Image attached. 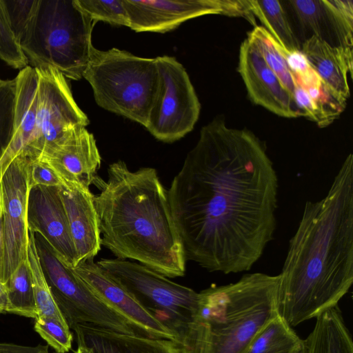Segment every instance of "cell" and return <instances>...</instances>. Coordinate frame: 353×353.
Instances as JSON below:
<instances>
[{
    "label": "cell",
    "mask_w": 353,
    "mask_h": 353,
    "mask_svg": "<svg viewBox=\"0 0 353 353\" xmlns=\"http://www.w3.org/2000/svg\"><path fill=\"white\" fill-rule=\"evenodd\" d=\"M278 176L263 143L218 116L204 125L168 190L186 261L250 270L273 239Z\"/></svg>",
    "instance_id": "6da1fadb"
},
{
    "label": "cell",
    "mask_w": 353,
    "mask_h": 353,
    "mask_svg": "<svg viewBox=\"0 0 353 353\" xmlns=\"http://www.w3.org/2000/svg\"><path fill=\"white\" fill-rule=\"evenodd\" d=\"M280 274L279 314L291 326L338 305L353 283V155L327 195L307 201Z\"/></svg>",
    "instance_id": "7a4b0ae2"
},
{
    "label": "cell",
    "mask_w": 353,
    "mask_h": 353,
    "mask_svg": "<svg viewBox=\"0 0 353 353\" xmlns=\"http://www.w3.org/2000/svg\"><path fill=\"white\" fill-rule=\"evenodd\" d=\"M96 182L101 246L117 259L134 260L168 278L184 276L183 244L157 170L132 171L119 160L110 164L106 181Z\"/></svg>",
    "instance_id": "3957f363"
},
{
    "label": "cell",
    "mask_w": 353,
    "mask_h": 353,
    "mask_svg": "<svg viewBox=\"0 0 353 353\" xmlns=\"http://www.w3.org/2000/svg\"><path fill=\"white\" fill-rule=\"evenodd\" d=\"M280 282V274L256 272L199 292L183 345L190 353H244L256 334L279 314Z\"/></svg>",
    "instance_id": "277c9868"
},
{
    "label": "cell",
    "mask_w": 353,
    "mask_h": 353,
    "mask_svg": "<svg viewBox=\"0 0 353 353\" xmlns=\"http://www.w3.org/2000/svg\"><path fill=\"white\" fill-rule=\"evenodd\" d=\"M95 23L74 0H37L19 41L28 65L52 66L67 79H82L94 48Z\"/></svg>",
    "instance_id": "5b68a950"
},
{
    "label": "cell",
    "mask_w": 353,
    "mask_h": 353,
    "mask_svg": "<svg viewBox=\"0 0 353 353\" xmlns=\"http://www.w3.org/2000/svg\"><path fill=\"white\" fill-rule=\"evenodd\" d=\"M83 78L99 107L146 127L159 88L156 58L94 47Z\"/></svg>",
    "instance_id": "8992f818"
},
{
    "label": "cell",
    "mask_w": 353,
    "mask_h": 353,
    "mask_svg": "<svg viewBox=\"0 0 353 353\" xmlns=\"http://www.w3.org/2000/svg\"><path fill=\"white\" fill-rule=\"evenodd\" d=\"M97 263L123 285L159 321L183 339L192 322L199 293L137 262L101 259Z\"/></svg>",
    "instance_id": "52a82bcc"
},
{
    "label": "cell",
    "mask_w": 353,
    "mask_h": 353,
    "mask_svg": "<svg viewBox=\"0 0 353 353\" xmlns=\"http://www.w3.org/2000/svg\"><path fill=\"white\" fill-rule=\"evenodd\" d=\"M35 239L46 279L70 329L88 324L116 332L136 334L122 316L94 295L54 256L40 235L36 234Z\"/></svg>",
    "instance_id": "ba28073f"
},
{
    "label": "cell",
    "mask_w": 353,
    "mask_h": 353,
    "mask_svg": "<svg viewBox=\"0 0 353 353\" xmlns=\"http://www.w3.org/2000/svg\"><path fill=\"white\" fill-rule=\"evenodd\" d=\"M159 88L145 128L157 139L172 143L190 132L201 104L184 66L175 57L156 58Z\"/></svg>",
    "instance_id": "9c48e42d"
},
{
    "label": "cell",
    "mask_w": 353,
    "mask_h": 353,
    "mask_svg": "<svg viewBox=\"0 0 353 353\" xmlns=\"http://www.w3.org/2000/svg\"><path fill=\"white\" fill-rule=\"evenodd\" d=\"M38 76V108L35 137L20 155L40 157L61 142L72 130L90 121L76 103L65 78L52 66L35 69Z\"/></svg>",
    "instance_id": "30bf717a"
},
{
    "label": "cell",
    "mask_w": 353,
    "mask_h": 353,
    "mask_svg": "<svg viewBox=\"0 0 353 353\" xmlns=\"http://www.w3.org/2000/svg\"><path fill=\"white\" fill-rule=\"evenodd\" d=\"M30 159L17 157L0 181L3 237V281L7 283L19 265L27 259L29 230L27 221L30 186Z\"/></svg>",
    "instance_id": "8fae6325"
},
{
    "label": "cell",
    "mask_w": 353,
    "mask_h": 353,
    "mask_svg": "<svg viewBox=\"0 0 353 353\" xmlns=\"http://www.w3.org/2000/svg\"><path fill=\"white\" fill-rule=\"evenodd\" d=\"M129 28L137 32H170L206 14L243 17L253 23L246 0H123Z\"/></svg>",
    "instance_id": "7c38bea8"
},
{
    "label": "cell",
    "mask_w": 353,
    "mask_h": 353,
    "mask_svg": "<svg viewBox=\"0 0 353 353\" xmlns=\"http://www.w3.org/2000/svg\"><path fill=\"white\" fill-rule=\"evenodd\" d=\"M69 269L94 295L122 316L137 334L181 344L178 334L154 316L132 292L93 260Z\"/></svg>",
    "instance_id": "4fadbf2b"
},
{
    "label": "cell",
    "mask_w": 353,
    "mask_h": 353,
    "mask_svg": "<svg viewBox=\"0 0 353 353\" xmlns=\"http://www.w3.org/2000/svg\"><path fill=\"white\" fill-rule=\"evenodd\" d=\"M289 21L298 26L302 43L314 37L334 47L352 48V0L281 1Z\"/></svg>",
    "instance_id": "5bb4252c"
},
{
    "label": "cell",
    "mask_w": 353,
    "mask_h": 353,
    "mask_svg": "<svg viewBox=\"0 0 353 353\" xmlns=\"http://www.w3.org/2000/svg\"><path fill=\"white\" fill-rule=\"evenodd\" d=\"M27 221L29 232L40 235L65 266H77L76 251L59 188H30Z\"/></svg>",
    "instance_id": "9a60e30c"
},
{
    "label": "cell",
    "mask_w": 353,
    "mask_h": 353,
    "mask_svg": "<svg viewBox=\"0 0 353 353\" xmlns=\"http://www.w3.org/2000/svg\"><path fill=\"white\" fill-rule=\"evenodd\" d=\"M238 70L253 103L279 117L301 116L292 94L247 38L240 46Z\"/></svg>",
    "instance_id": "2e32d148"
},
{
    "label": "cell",
    "mask_w": 353,
    "mask_h": 353,
    "mask_svg": "<svg viewBox=\"0 0 353 353\" xmlns=\"http://www.w3.org/2000/svg\"><path fill=\"white\" fill-rule=\"evenodd\" d=\"M37 159L50 165L62 183H75L88 189L95 183L101 163L96 139L86 127L72 130Z\"/></svg>",
    "instance_id": "e0dca14e"
},
{
    "label": "cell",
    "mask_w": 353,
    "mask_h": 353,
    "mask_svg": "<svg viewBox=\"0 0 353 353\" xmlns=\"http://www.w3.org/2000/svg\"><path fill=\"white\" fill-rule=\"evenodd\" d=\"M77 254V265L93 260L101 248V236L94 203L90 189L63 183L59 188Z\"/></svg>",
    "instance_id": "ac0fdd59"
},
{
    "label": "cell",
    "mask_w": 353,
    "mask_h": 353,
    "mask_svg": "<svg viewBox=\"0 0 353 353\" xmlns=\"http://www.w3.org/2000/svg\"><path fill=\"white\" fill-rule=\"evenodd\" d=\"M16 83L14 130L9 145L0 159V176L10 163L21 154L33 141L37 121L38 76L35 68L28 65L20 70Z\"/></svg>",
    "instance_id": "d6986e66"
},
{
    "label": "cell",
    "mask_w": 353,
    "mask_h": 353,
    "mask_svg": "<svg viewBox=\"0 0 353 353\" xmlns=\"http://www.w3.org/2000/svg\"><path fill=\"white\" fill-rule=\"evenodd\" d=\"M77 343L95 353H190L181 343L139 334H126L85 324L74 330Z\"/></svg>",
    "instance_id": "ffe728a7"
},
{
    "label": "cell",
    "mask_w": 353,
    "mask_h": 353,
    "mask_svg": "<svg viewBox=\"0 0 353 353\" xmlns=\"http://www.w3.org/2000/svg\"><path fill=\"white\" fill-rule=\"evenodd\" d=\"M301 51L323 83L347 101L350 95L348 75L352 77V48L332 46L311 37L302 43Z\"/></svg>",
    "instance_id": "44dd1931"
},
{
    "label": "cell",
    "mask_w": 353,
    "mask_h": 353,
    "mask_svg": "<svg viewBox=\"0 0 353 353\" xmlns=\"http://www.w3.org/2000/svg\"><path fill=\"white\" fill-rule=\"evenodd\" d=\"M316 319L305 339L307 353H353V341L338 305Z\"/></svg>",
    "instance_id": "7402d4cb"
},
{
    "label": "cell",
    "mask_w": 353,
    "mask_h": 353,
    "mask_svg": "<svg viewBox=\"0 0 353 353\" xmlns=\"http://www.w3.org/2000/svg\"><path fill=\"white\" fill-rule=\"evenodd\" d=\"M248 8L263 27L288 50H301L286 11L278 0H247Z\"/></svg>",
    "instance_id": "603a6c76"
},
{
    "label": "cell",
    "mask_w": 353,
    "mask_h": 353,
    "mask_svg": "<svg viewBox=\"0 0 353 353\" xmlns=\"http://www.w3.org/2000/svg\"><path fill=\"white\" fill-rule=\"evenodd\" d=\"M247 39L278 77L284 88L293 97L297 84L296 78L289 68L286 60L285 53L288 50L263 26H256L248 34Z\"/></svg>",
    "instance_id": "cb8c5ba5"
},
{
    "label": "cell",
    "mask_w": 353,
    "mask_h": 353,
    "mask_svg": "<svg viewBox=\"0 0 353 353\" xmlns=\"http://www.w3.org/2000/svg\"><path fill=\"white\" fill-rule=\"evenodd\" d=\"M301 340L279 314L256 334L244 353H291Z\"/></svg>",
    "instance_id": "d4e9b609"
},
{
    "label": "cell",
    "mask_w": 353,
    "mask_h": 353,
    "mask_svg": "<svg viewBox=\"0 0 353 353\" xmlns=\"http://www.w3.org/2000/svg\"><path fill=\"white\" fill-rule=\"evenodd\" d=\"M27 262L30 272L38 316L53 318L68 325L54 299L43 271L37 251L35 234L30 232H29Z\"/></svg>",
    "instance_id": "484cf974"
},
{
    "label": "cell",
    "mask_w": 353,
    "mask_h": 353,
    "mask_svg": "<svg viewBox=\"0 0 353 353\" xmlns=\"http://www.w3.org/2000/svg\"><path fill=\"white\" fill-rule=\"evenodd\" d=\"M7 285L8 304L6 313L37 319L38 313L27 259L11 275Z\"/></svg>",
    "instance_id": "4316f807"
},
{
    "label": "cell",
    "mask_w": 353,
    "mask_h": 353,
    "mask_svg": "<svg viewBox=\"0 0 353 353\" xmlns=\"http://www.w3.org/2000/svg\"><path fill=\"white\" fill-rule=\"evenodd\" d=\"M76 6L94 22L129 28L128 15L123 0H74Z\"/></svg>",
    "instance_id": "83f0119b"
},
{
    "label": "cell",
    "mask_w": 353,
    "mask_h": 353,
    "mask_svg": "<svg viewBox=\"0 0 353 353\" xmlns=\"http://www.w3.org/2000/svg\"><path fill=\"white\" fill-rule=\"evenodd\" d=\"M15 79H0V159L12 139L14 130Z\"/></svg>",
    "instance_id": "f1b7e54d"
},
{
    "label": "cell",
    "mask_w": 353,
    "mask_h": 353,
    "mask_svg": "<svg viewBox=\"0 0 353 353\" xmlns=\"http://www.w3.org/2000/svg\"><path fill=\"white\" fill-rule=\"evenodd\" d=\"M34 327L55 352L66 353L71 350L73 336L68 325L53 318L38 316Z\"/></svg>",
    "instance_id": "f546056e"
},
{
    "label": "cell",
    "mask_w": 353,
    "mask_h": 353,
    "mask_svg": "<svg viewBox=\"0 0 353 353\" xmlns=\"http://www.w3.org/2000/svg\"><path fill=\"white\" fill-rule=\"evenodd\" d=\"M0 58L15 69H23L28 65L20 44L12 32L0 0Z\"/></svg>",
    "instance_id": "4dcf8cb0"
},
{
    "label": "cell",
    "mask_w": 353,
    "mask_h": 353,
    "mask_svg": "<svg viewBox=\"0 0 353 353\" xmlns=\"http://www.w3.org/2000/svg\"><path fill=\"white\" fill-rule=\"evenodd\" d=\"M6 17L19 43L34 12L37 0H1Z\"/></svg>",
    "instance_id": "1f68e13d"
},
{
    "label": "cell",
    "mask_w": 353,
    "mask_h": 353,
    "mask_svg": "<svg viewBox=\"0 0 353 353\" xmlns=\"http://www.w3.org/2000/svg\"><path fill=\"white\" fill-rule=\"evenodd\" d=\"M29 169L30 188L35 186L59 188L63 185L51 166L42 160L30 159Z\"/></svg>",
    "instance_id": "d6a6232c"
},
{
    "label": "cell",
    "mask_w": 353,
    "mask_h": 353,
    "mask_svg": "<svg viewBox=\"0 0 353 353\" xmlns=\"http://www.w3.org/2000/svg\"><path fill=\"white\" fill-rule=\"evenodd\" d=\"M49 345L26 346L10 343H0V353H50ZM52 353H59L54 352Z\"/></svg>",
    "instance_id": "836d02e7"
},
{
    "label": "cell",
    "mask_w": 353,
    "mask_h": 353,
    "mask_svg": "<svg viewBox=\"0 0 353 353\" xmlns=\"http://www.w3.org/2000/svg\"><path fill=\"white\" fill-rule=\"evenodd\" d=\"M8 304V288L7 283L0 281V314L6 313Z\"/></svg>",
    "instance_id": "e575fe53"
},
{
    "label": "cell",
    "mask_w": 353,
    "mask_h": 353,
    "mask_svg": "<svg viewBox=\"0 0 353 353\" xmlns=\"http://www.w3.org/2000/svg\"><path fill=\"white\" fill-rule=\"evenodd\" d=\"M3 237L1 219V205L0 199V281H3Z\"/></svg>",
    "instance_id": "d590c367"
},
{
    "label": "cell",
    "mask_w": 353,
    "mask_h": 353,
    "mask_svg": "<svg viewBox=\"0 0 353 353\" xmlns=\"http://www.w3.org/2000/svg\"><path fill=\"white\" fill-rule=\"evenodd\" d=\"M291 353H307V347L305 340L302 339Z\"/></svg>",
    "instance_id": "8d00e7d4"
},
{
    "label": "cell",
    "mask_w": 353,
    "mask_h": 353,
    "mask_svg": "<svg viewBox=\"0 0 353 353\" xmlns=\"http://www.w3.org/2000/svg\"><path fill=\"white\" fill-rule=\"evenodd\" d=\"M77 345L75 353H95L91 348L85 345L77 343Z\"/></svg>",
    "instance_id": "74e56055"
},
{
    "label": "cell",
    "mask_w": 353,
    "mask_h": 353,
    "mask_svg": "<svg viewBox=\"0 0 353 353\" xmlns=\"http://www.w3.org/2000/svg\"><path fill=\"white\" fill-rule=\"evenodd\" d=\"M1 176H0V181H1Z\"/></svg>",
    "instance_id": "f35d334b"
}]
</instances>
